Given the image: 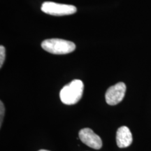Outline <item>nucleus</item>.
Returning a JSON list of instances; mask_svg holds the SVG:
<instances>
[{"label":"nucleus","instance_id":"f257e3e1","mask_svg":"<svg viewBox=\"0 0 151 151\" xmlns=\"http://www.w3.org/2000/svg\"><path fill=\"white\" fill-rule=\"evenodd\" d=\"M84 85L82 81L76 79L64 86L60 92L61 101L66 105H73L82 98Z\"/></svg>","mask_w":151,"mask_h":151},{"label":"nucleus","instance_id":"f03ea898","mask_svg":"<svg viewBox=\"0 0 151 151\" xmlns=\"http://www.w3.org/2000/svg\"><path fill=\"white\" fill-rule=\"evenodd\" d=\"M44 50L55 55H65L74 51L76 45L71 41L61 39H49L41 43Z\"/></svg>","mask_w":151,"mask_h":151},{"label":"nucleus","instance_id":"7ed1b4c3","mask_svg":"<svg viewBox=\"0 0 151 151\" xmlns=\"http://www.w3.org/2000/svg\"><path fill=\"white\" fill-rule=\"evenodd\" d=\"M41 11L45 14L51 16H62L75 14L77 9L73 5L46 1L41 5Z\"/></svg>","mask_w":151,"mask_h":151},{"label":"nucleus","instance_id":"20e7f679","mask_svg":"<svg viewBox=\"0 0 151 151\" xmlns=\"http://www.w3.org/2000/svg\"><path fill=\"white\" fill-rule=\"evenodd\" d=\"M126 92V85L122 82L110 87L105 94L106 103L110 106H115L121 102Z\"/></svg>","mask_w":151,"mask_h":151},{"label":"nucleus","instance_id":"39448f33","mask_svg":"<svg viewBox=\"0 0 151 151\" xmlns=\"http://www.w3.org/2000/svg\"><path fill=\"white\" fill-rule=\"evenodd\" d=\"M78 136L81 141L90 148L99 150L102 147V141L101 138L90 128H83L81 129Z\"/></svg>","mask_w":151,"mask_h":151},{"label":"nucleus","instance_id":"423d86ee","mask_svg":"<svg viewBox=\"0 0 151 151\" xmlns=\"http://www.w3.org/2000/svg\"><path fill=\"white\" fill-rule=\"evenodd\" d=\"M133 141L132 132L126 126L118 128L116 132V143L119 148H124L129 146Z\"/></svg>","mask_w":151,"mask_h":151},{"label":"nucleus","instance_id":"0eeeda50","mask_svg":"<svg viewBox=\"0 0 151 151\" xmlns=\"http://www.w3.org/2000/svg\"><path fill=\"white\" fill-rule=\"evenodd\" d=\"M6 58V49L4 46H0V68L2 67Z\"/></svg>","mask_w":151,"mask_h":151},{"label":"nucleus","instance_id":"6e6552de","mask_svg":"<svg viewBox=\"0 0 151 151\" xmlns=\"http://www.w3.org/2000/svg\"><path fill=\"white\" fill-rule=\"evenodd\" d=\"M5 113V107L2 101H0V127H1L2 125V122L4 120V117Z\"/></svg>","mask_w":151,"mask_h":151},{"label":"nucleus","instance_id":"1a4fd4ad","mask_svg":"<svg viewBox=\"0 0 151 151\" xmlns=\"http://www.w3.org/2000/svg\"><path fill=\"white\" fill-rule=\"evenodd\" d=\"M38 151H50V150H44V149H42V150H39Z\"/></svg>","mask_w":151,"mask_h":151}]
</instances>
